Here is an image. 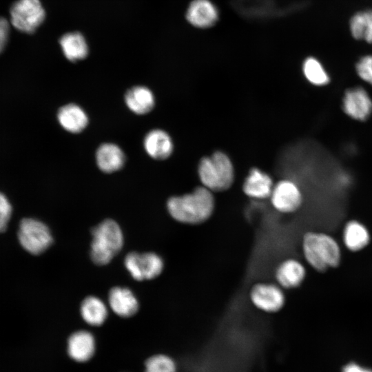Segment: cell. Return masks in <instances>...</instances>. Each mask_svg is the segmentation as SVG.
Masks as SVG:
<instances>
[{"label":"cell","instance_id":"cell-1","mask_svg":"<svg viewBox=\"0 0 372 372\" xmlns=\"http://www.w3.org/2000/svg\"><path fill=\"white\" fill-rule=\"evenodd\" d=\"M167 207L170 216L176 221L196 225L211 218L215 208V200L212 192L201 186L191 193L169 198Z\"/></svg>","mask_w":372,"mask_h":372},{"label":"cell","instance_id":"cell-2","mask_svg":"<svg viewBox=\"0 0 372 372\" xmlns=\"http://www.w3.org/2000/svg\"><path fill=\"white\" fill-rule=\"evenodd\" d=\"M302 247L307 263L318 271H325L340 264V247L337 241L327 234L306 233L302 238Z\"/></svg>","mask_w":372,"mask_h":372},{"label":"cell","instance_id":"cell-3","mask_svg":"<svg viewBox=\"0 0 372 372\" xmlns=\"http://www.w3.org/2000/svg\"><path fill=\"white\" fill-rule=\"evenodd\" d=\"M90 256L98 265L108 264L120 251L123 245L122 231L118 223L106 219L91 230Z\"/></svg>","mask_w":372,"mask_h":372},{"label":"cell","instance_id":"cell-4","mask_svg":"<svg viewBox=\"0 0 372 372\" xmlns=\"http://www.w3.org/2000/svg\"><path fill=\"white\" fill-rule=\"evenodd\" d=\"M198 176L203 186L213 192L228 189L234 183V171L229 158L223 152H216L201 159Z\"/></svg>","mask_w":372,"mask_h":372},{"label":"cell","instance_id":"cell-5","mask_svg":"<svg viewBox=\"0 0 372 372\" xmlns=\"http://www.w3.org/2000/svg\"><path fill=\"white\" fill-rule=\"evenodd\" d=\"M18 239L22 247L34 255L44 252L53 242L48 227L41 221L30 218L21 220Z\"/></svg>","mask_w":372,"mask_h":372},{"label":"cell","instance_id":"cell-6","mask_svg":"<svg viewBox=\"0 0 372 372\" xmlns=\"http://www.w3.org/2000/svg\"><path fill=\"white\" fill-rule=\"evenodd\" d=\"M10 22L18 30L31 34L43 22L45 10L39 0H17L10 10Z\"/></svg>","mask_w":372,"mask_h":372},{"label":"cell","instance_id":"cell-7","mask_svg":"<svg viewBox=\"0 0 372 372\" xmlns=\"http://www.w3.org/2000/svg\"><path fill=\"white\" fill-rule=\"evenodd\" d=\"M249 295L251 304L256 309L268 313L280 311L286 301L283 289L277 283L256 282L251 287Z\"/></svg>","mask_w":372,"mask_h":372},{"label":"cell","instance_id":"cell-8","mask_svg":"<svg viewBox=\"0 0 372 372\" xmlns=\"http://www.w3.org/2000/svg\"><path fill=\"white\" fill-rule=\"evenodd\" d=\"M124 264L134 279L141 281L153 279L163 271V259L153 252L140 254L130 252L125 258Z\"/></svg>","mask_w":372,"mask_h":372},{"label":"cell","instance_id":"cell-9","mask_svg":"<svg viewBox=\"0 0 372 372\" xmlns=\"http://www.w3.org/2000/svg\"><path fill=\"white\" fill-rule=\"evenodd\" d=\"M270 200L273 208L282 214H290L300 207L302 196L299 187L290 180H281L273 186Z\"/></svg>","mask_w":372,"mask_h":372},{"label":"cell","instance_id":"cell-10","mask_svg":"<svg viewBox=\"0 0 372 372\" xmlns=\"http://www.w3.org/2000/svg\"><path fill=\"white\" fill-rule=\"evenodd\" d=\"M344 112L358 121H365L372 113V100L368 92L361 87L348 90L342 100Z\"/></svg>","mask_w":372,"mask_h":372},{"label":"cell","instance_id":"cell-11","mask_svg":"<svg viewBox=\"0 0 372 372\" xmlns=\"http://www.w3.org/2000/svg\"><path fill=\"white\" fill-rule=\"evenodd\" d=\"M274 276L276 283L283 289L299 287L306 276V269L302 263L296 258L282 260L276 267Z\"/></svg>","mask_w":372,"mask_h":372},{"label":"cell","instance_id":"cell-12","mask_svg":"<svg viewBox=\"0 0 372 372\" xmlns=\"http://www.w3.org/2000/svg\"><path fill=\"white\" fill-rule=\"evenodd\" d=\"M218 10L209 0L192 1L186 12V19L196 28H207L213 26L218 19Z\"/></svg>","mask_w":372,"mask_h":372},{"label":"cell","instance_id":"cell-13","mask_svg":"<svg viewBox=\"0 0 372 372\" xmlns=\"http://www.w3.org/2000/svg\"><path fill=\"white\" fill-rule=\"evenodd\" d=\"M95 351V340L90 332L78 331L73 333L68 342V353L74 360L83 362L89 360Z\"/></svg>","mask_w":372,"mask_h":372},{"label":"cell","instance_id":"cell-14","mask_svg":"<svg viewBox=\"0 0 372 372\" xmlns=\"http://www.w3.org/2000/svg\"><path fill=\"white\" fill-rule=\"evenodd\" d=\"M108 301L111 309L121 317H130L138 309V302L130 289L115 287L110 289Z\"/></svg>","mask_w":372,"mask_h":372},{"label":"cell","instance_id":"cell-15","mask_svg":"<svg viewBox=\"0 0 372 372\" xmlns=\"http://www.w3.org/2000/svg\"><path fill=\"white\" fill-rule=\"evenodd\" d=\"M144 148L149 156L157 160L167 158L173 152V142L169 134L162 130L149 132L143 141Z\"/></svg>","mask_w":372,"mask_h":372},{"label":"cell","instance_id":"cell-16","mask_svg":"<svg viewBox=\"0 0 372 372\" xmlns=\"http://www.w3.org/2000/svg\"><path fill=\"white\" fill-rule=\"evenodd\" d=\"M273 187L271 177L258 168H254L246 178L242 189L251 198L265 199L270 197Z\"/></svg>","mask_w":372,"mask_h":372},{"label":"cell","instance_id":"cell-17","mask_svg":"<svg viewBox=\"0 0 372 372\" xmlns=\"http://www.w3.org/2000/svg\"><path fill=\"white\" fill-rule=\"evenodd\" d=\"M96 160L102 172L112 173L123 167L125 158L123 152L118 145L104 143L98 148Z\"/></svg>","mask_w":372,"mask_h":372},{"label":"cell","instance_id":"cell-18","mask_svg":"<svg viewBox=\"0 0 372 372\" xmlns=\"http://www.w3.org/2000/svg\"><path fill=\"white\" fill-rule=\"evenodd\" d=\"M57 118L61 127L71 133L82 132L88 123V118L85 111L79 105L67 104L58 112Z\"/></svg>","mask_w":372,"mask_h":372},{"label":"cell","instance_id":"cell-19","mask_svg":"<svg viewBox=\"0 0 372 372\" xmlns=\"http://www.w3.org/2000/svg\"><path fill=\"white\" fill-rule=\"evenodd\" d=\"M125 101L128 108L136 114L150 112L155 103L152 92L145 86H135L125 94Z\"/></svg>","mask_w":372,"mask_h":372},{"label":"cell","instance_id":"cell-20","mask_svg":"<svg viewBox=\"0 0 372 372\" xmlns=\"http://www.w3.org/2000/svg\"><path fill=\"white\" fill-rule=\"evenodd\" d=\"M59 43L65 56L70 61L85 59L88 54V47L83 34L78 32L63 34Z\"/></svg>","mask_w":372,"mask_h":372},{"label":"cell","instance_id":"cell-21","mask_svg":"<svg viewBox=\"0 0 372 372\" xmlns=\"http://www.w3.org/2000/svg\"><path fill=\"white\" fill-rule=\"evenodd\" d=\"M349 30L354 39L372 44V9L355 13L349 20Z\"/></svg>","mask_w":372,"mask_h":372},{"label":"cell","instance_id":"cell-22","mask_svg":"<svg viewBox=\"0 0 372 372\" xmlns=\"http://www.w3.org/2000/svg\"><path fill=\"white\" fill-rule=\"evenodd\" d=\"M343 240L347 249L357 251L369 243L370 234L363 224L357 220H351L344 227Z\"/></svg>","mask_w":372,"mask_h":372},{"label":"cell","instance_id":"cell-23","mask_svg":"<svg viewBox=\"0 0 372 372\" xmlns=\"http://www.w3.org/2000/svg\"><path fill=\"white\" fill-rule=\"evenodd\" d=\"M80 311L83 319L92 326L101 325L107 316L106 306L95 296L85 298L81 304Z\"/></svg>","mask_w":372,"mask_h":372},{"label":"cell","instance_id":"cell-24","mask_svg":"<svg viewBox=\"0 0 372 372\" xmlns=\"http://www.w3.org/2000/svg\"><path fill=\"white\" fill-rule=\"evenodd\" d=\"M302 70L306 79L315 85L322 86L329 82L330 79L327 72L315 57L309 56L304 60Z\"/></svg>","mask_w":372,"mask_h":372},{"label":"cell","instance_id":"cell-25","mask_svg":"<svg viewBox=\"0 0 372 372\" xmlns=\"http://www.w3.org/2000/svg\"><path fill=\"white\" fill-rule=\"evenodd\" d=\"M174 362L165 355H156L149 358L145 362V372H176Z\"/></svg>","mask_w":372,"mask_h":372},{"label":"cell","instance_id":"cell-26","mask_svg":"<svg viewBox=\"0 0 372 372\" xmlns=\"http://www.w3.org/2000/svg\"><path fill=\"white\" fill-rule=\"evenodd\" d=\"M358 75L372 85V54L362 56L355 65Z\"/></svg>","mask_w":372,"mask_h":372},{"label":"cell","instance_id":"cell-27","mask_svg":"<svg viewBox=\"0 0 372 372\" xmlns=\"http://www.w3.org/2000/svg\"><path fill=\"white\" fill-rule=\"evenodd\" d=\"M12 211V208L8 199L0 192V233L6 229Z\"/></svg>","mask_w":372,"mask_h":372},{"label":"cell","instance_id":"cell-28","mask_svg":"<svg viewBox=\"0 0 372 372\" xmlns=\"http://www.w3.org/2000/svg\"><path fill=\"white\" fill-rule=\"evenodd\" d=\"M10 33L9 22L4 17H0V53L6 47Z\"/></svg>","mask_w":372,"mask_h":372},{"label":"cell","instance_id":"cell-29","mask_svg":"<svg viewBox=\"0 0 372 372\" xmlns=\"http://www.w3.org/2000/svg\"><path fill=\"white\" fill-rule=\"evenodd\" d=\"M343 372H372V371L362 368L356 364L351 363L344 366Z\"/></svg>","mask_w":372,"mask_h":372}]
</instances>
